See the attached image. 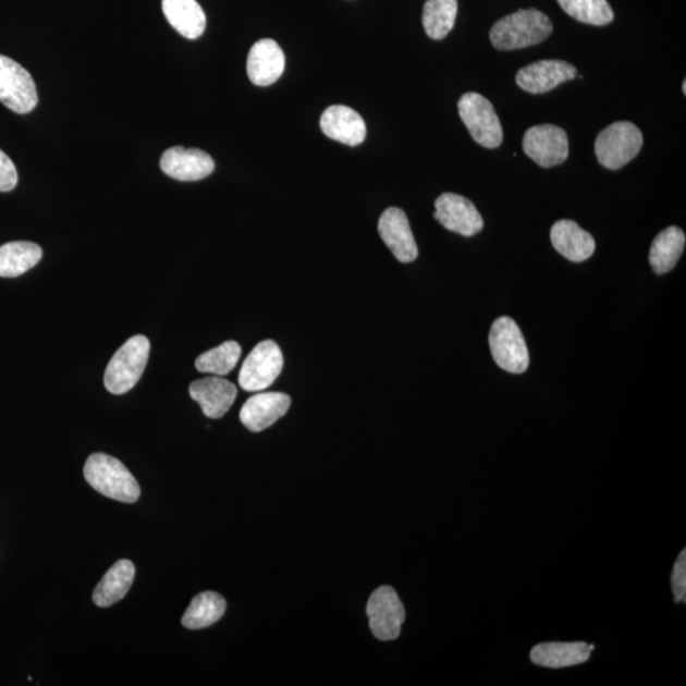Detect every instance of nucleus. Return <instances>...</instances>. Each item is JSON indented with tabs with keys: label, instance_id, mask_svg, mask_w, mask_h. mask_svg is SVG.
<instances>
[{
	"label": "nucleus",
	"instance_id": "obj_29",
	"mask_svg": "<svg viewBox=\"0 0 686 686\" xmlns=\"http://www.w3.org/2000/svg\"><path fill=\"white\" fill-rule=\"evenodd\" d=\"M671 586L676 602H685L686 600V551L678 554L674 564L673 575H671Z\"/></svg>",
	"mask_w": 686,
	"mask_h": 686
},
{
	"label": "nucleus",
	"instance_id": "obj_28",
	"mask_svg": "<svg viewBox=\"0 0 686 686\" xmlns=\"http://www.w3.org/2000/svg\"><path fill=\"white\" fill-rule=\"evenodd\" d=\"M562 10L578 22L592 26H607L614 20L608 0H556Z\"/></svg>",
	"mask_w": 686,
	"mask_h": 686
},
{
	"label": "nucleus",
	"instance_id": "obj_15",
	"mask_svg": "<svg viewBox=\"0 0 686 686\" xmlns=\"http://www.w3.org/2000/svg\"><path fill=\"white\" fill-rule=\"evenodd\" d=\"M292 400L285 393H259L243 404L240 418L241 422L252 432H261L269 429L286 412Z\"/></svg>",
	"mask_w": 686,
	"mask_h": 686
},
{
	"label": "nucleus",
	"instance_id": "obj_14",
	"mask_svg": "<svg viewBox=\"0 0 686 686\" xmlns=\"http://www.w3.org/2000/svg\"><path fill=\"white\" fill-rule=\"evenodd\" d=\"M160 168L171 179L193 182L208 177L216 170V163L204 150L173 147L163 152Z\"/></svg>",
	"mask_w": 686,
	"mask_h": 686
},
{
	"label": "nucleus",
	"instance_id": "obj_19",
	"mask_svg": "<svg viewBox=\"0 0 686 686\" xmlns=\"http://www.w3.org/2000/svg\"><path fill=\"white\" fill-rule=\"evenodd\" d=\"M551 241L554 249L572 262L586 261L597 248L593 236L574 220L556 221L552 226Z\"/></svg>",
	"mask_w": 686,
	"mask_h": 686
},
{
	"label": "nucleus",
	"instance_id": "obj_30",
	"mask_svg": "<svg viewBox=\"0 0 686 686\" xmlns=\"http://www.w3.org/2000/svg\"><path fill=\"white\" fill-rule=\"evenodd\" d=\"M19 183V173L11 158L0 149V193H10Z\"/></svg>",
	"mask_w": 686,
	"mask_h": 686
},
{
	"label": "nucleus",
	"instance_id": "obj_16",
	"mask_svg": "<svg viewBox=\"0 0 686 686\" xmlns=\"http://www.w3.org/2000/svg\"><path fill=\"white\" fill-rule=\"evenodd\" d=\"M285 71V56L279 44L264 38L252 46L248 60V78L255 86L267 87L277 82Z\"/></svg>",
	"mask_w": 686,
	"mask_h": 686
},
{
	"label": "nucleus",
	"instance_id": "obj_22",
	"mask_svg": "<svg viewBox=\"0 0 686 686\" xmlns=\"http://www.w3.org/2000/svg\"><path fill=\"white\" fill-rule=\"evenodd\" d=\"M135 577V566L128 560H121L107 571L94 592L95 604L107 608L125 598Z\"/></svg>",
	"mask_w": 686,
	"mask_h": 686
},
{
	"label": "nucleus",
	"instance_id": "obj_5",
	"mask_svg": "<svg viewBox=\"0 0 686 686\" xmlns=\"http://www.w3.org/2000/svg\"><path fill=\"white\" fill-rule=\"evenodd\" d=\"M457 111L475 142L488 149L500 147L503 140L501 122L486 97L469 91L457 102Z\"/></svg>",
	"mask_w": 686,
	"mask_h": 686
},
{
	"label": "nucleus",
	"instance_id": "obj_25",
	"mask_svg": "<svg viewBox=\"0 0 686 686\" xmlns=\"http://www.w3.org/2000/svg\"><path fill=\"white\" fill-rule=\"evenodd\" d=\"M226 610V602L221 595L212 591L198 593L191 602L182 624L188 629H203L220 621Z\"/></svg>",
	"mask_w": 686,
	"mask_h": 686
},
{
	"label": "nucleus",
	"instance_id": "obj_17",
	"mask_svg": "<svg viewBox=\"0 0 686 686\" xmlns=\"http://www.w3.org/2000/svg\"><path fill=\"white\" fill-rule=\"evenodd\" d=\"M236 394V387L220 377L198 379L189 385L191 399L200 404L204 415L209 418L223 417L233 406Z\"/></svg>",
	"mask_w": 686,
	"mask_h": 686
},
{
	"label": "nucleus",
	"instance_id": "obj_11",
	"mask_svg": "<svg viewBox=\"0 0 686 686\" xmlns=\"http://www.w3.org/2000/svg\"><path fill=\"white\" fill-rule=\"evenodd\" d=\"M433 217L448 231L473 236L482 231L485 221L475 204L464 196L446 193L434 201Z\"/></svg>",
	"mask_w": 686,
	"mask_h": 686
},
{
	"label": "nucleus",
	"instance_id": "obj_20",
	"mask_svg": "<svg viewBox=\"0 0 686 686\" xmlns=\"http://www.w3.org/2000/svg\"><path fill=\"white\" fill-rule=\"evenodd\" d=\"M593 645L585 642H547L532 648L530 660L538 666L563 669L581 665L590 659Z\"/></svg>",
	"mask_w": 686,
	"mask_h": 686
},
{
	"label": "nucleus",
	"instance_id": "obj_4",
	"mask_svg": "<svg viewBox=\"0 0 686 686\" xmlns=\"http://www.w3.org/2000/svg\"><path fill=\"white\" fill-rule=\"evenodd\" d=\"M642 145L644 135L635 124L617 121L598 135L595 152L602 167L616 171L635 159Z\"/></svg>",
	"mask_w": 686,
	"mask_h": 686
},
{
	"label": "nucleus",
	"instance_id": "obj_10",
	"mask_svg": "<svg viewBox=\"0 0 686 686\" xmlns=\"http://www.w3.org/2000/svg\"><path fill=\"white\" fill-rule=\"evenodd\" d=\"M523 149L538 166L552 168L566 162L569 155L568 136L559 126H532L524 135Z\"/></svg>",
	"mask_w": 686,
	"mask_h": 686
},
{
	"label": "nucleus",
	"instance_id": "obj_9",
	"mask_svg": "<svg viewBox=\"0 0 686 686\" xmlns=\"http://www.w3.org/2000/svg\"><path fill=\"white\" fill-rule=\"evenodd\" d=\"M366 614L372 635L378 639L393 640L400 637L406 610L393 587L381 586L373 591L366 605Z\"/></svg>",
	"mask_w": 686,
	"mask_h": 686
},
{
	"label": "nucleus",
	"instance_id": "obj_24",
	"mask_svg": "<svg viewBox=\"0 0 686 686\" xmlns=\"http://www.w3.org/2000/svg\"><path fill=\"white\" fill-rule=\"evenodd\" d=\"M685 241V233L677 226H669L656 236L650 249V264L656 273L674 269L683 255Z\"/></svg>",
	"mask_w": 686,
	"mask_h": 686
},
{
	"label": "nucleus",
	"instance_id": "obj_3",
	"mask_svg": "<svg viewBox=\"0 0 686 686\" xmlns=\"http://www.w3.org/2000/svg\"><path fill=\"white\" fill-rule=\"evenodd\" d=\"M150 342L137 334L127 340L111 358L105 372V387L112 394H125L140 380L149 360Z\"/></svg>",
	"mask_w": 686,
	"mask_h": 686
},
{
	"label": "nucleus",
	"instance_id": "obj_31",
	"mask_svg": "<svg viewBox=\"0 0 686 686\" xmlns=\"http://www.w3.org/2000/svg\"><path fill=\"white\" fill-rule=\"evenodd\" d=\"M683 94L686 95V83H685V81L683 83Z\"/></svg>",
	"mask_w": 686,
	"mask_h": 686
},
{
	"label": "nucleus",
	"instance_id": "obj_13",
	"mask_svg": "<svg viewBox=\"0 0 686 686\" xmlns=\"http://www.w3.org/2000/svg\"><path fill=\"white\" fill-rule=\"evenodd\" d=\"M378 232L400 262H414L418 257L415 236L412 234L406 212L402 209L389 208L381 213Z\"/></svg>",
	"mask_w": 686,
	"mask_h": 686
},
{
	"label": "nucleus",
	"instance_id": "obj_6",
	"mask_svg": "<svg viewBox=\"0 0 686 686\" xmlns=\"http://www.w3.org/2000/svg\"><path fill=\"white\" fill-rule=\"evenodd\" d=\"M490 347L495 364L511 373H523L529 368L528 346L515 320L495 319L490 332Z\"/></svg>",
	"mask_w": 686,
	"mask_h": 686
},
{
	"label": "nucleus",
	"instance_id": "obj_18",
	"mask_svg": "<svg viewBox=\"0 0 686 686\" xmlns=\"http://www.w3.org/2000/svg\"><path fill=\"white\" fill-rule=\"evenodd\" d=\"M320 128L330 139L356 147L366 137L364 119L347 106L334 105L328 107L320 118Z\"/></svg>",
	"mask_w": 686,
	"mask_h": 686
},
{
	"label": "nucleus",
	"instance_id": "obj_26",
	"mask_svg": "<svg viewBox=\"0 0 686 686\" xmlns=\"http://www.w3.org/2000/svg\"><path fill=\"white\" fill-rule=\"evenodd\" d=\"M457 0H426L422 23L427 36L442 40L455 25Z\"/></svg>",
	"mask_w": 686,
	"mask_h": 686
},
{
	"label": "nucleus",
	"instance_id": "obj_8",
	"mask_svg": "<svg viewBox=\"0 0 686 686\" xmlns=\"http://www.w3.org/2000/svg\"><path fill=\"white\" fill-rule=\"evenodd\" d=\"M0 102L15 113H28L38 102L33 76L17 61L0 56Z\"/></svg>",
	"mask_w": 686,
	"mask_h": 686
},
{
	"label": "nucleus",
	"instance_id": "obj_7",
	"mask_svg": "<svg viewBox=\"0 0 686 686\" xmlns=\"http://www.w3.org/2000/svg\"><path fill=\"white\" fill-rule=\"evenodd\" d=\"M284 368V356L277 342H259L242 365L240 385L247 392H261L269 388Z\"/></svg>",
	"mask_w": 686,
	"mask_h": 686
},
{
	"label": "nucleus",
	"instance_id": "obj_2",
	"mask_svg": "<svg viewBox=\"0 0 686 686\" xmlns=\"http://www.w3.org/2000/svg\"><path fill=\"white\" fill-rule=\"evenodd\" d=\"M84 478L106 498L125 503H133L140 498V487L135 477L111 455L91 454L84 465Z\"/></svg>",
	"mask_w": 686,
	"mask_h": 686
},
{
	"label": "nucleus",
	"instance_id": "obj_21",
	"mask_svg": "<svg viewBox=\"0 0 686 686\" xmlns=\"http://www.w3.org/2000/svg\"><path fill=\"white\" fill-rule=\"evenodd\" d=\"M168 22L183 37L196 40L206 28V15L196 0H162Z\"/></svg>",
	"mask_w": 686,
	"mask_h": 686
},
{
	"label": "nucleus",
	"instance_id": "obj_1",
	"mask_svg": "<svg viewBox=\"0 0 686 686\" xmlns=\"http://www.w3.org/2000/svg\"><path fill=\"white\" fill-rule=\"evenodd\" d=\"M552 33L553 25L548 15L530 8L495 22L490 38L495 49L511 51L543 42Z\"/></svg>",
	"mask_w": 686,
	"mask_h": 686
},
{
	"label": "nucleus",
	"instance_id": "obj_27",
	"mask_svg": "<svg viewBox=\"0 0 686 686\" xmlns=\"http://www.w3.org/2000/svg\"><path fill=\"white\" fill-rule=\"evenodd\" d=\"M242 348L238 342L226 341L220 346L206 351L196 358V369L200 372L213 373L216 377H225L238 364Z\"/></svg>",
	"mask_w": 686,
	"mask_h": 686
},
{
	"label": "nucleus",
	"instance_id": "obj_23",
	"mask_svg": "<svg viewBox=\"0 0 686 686\" xmlns=\"http://www.w3.org/2000/svg\"><path fill=\"white\" fill-rule=\"evenodd\" d=\"M42 258V249L33 242H10L0 247V278H19Z\"/></svg>",
	"mask_w": 686,
	"mask_h": 686
},
{
	"label": "nucleus",
	"instance_id": "obj_12",
	"mask_svg": "<svg viewBox=\"0 0 686 686\" xmlns=\"http://www.w3.org/2000/svg\"><path fill=\"white\" fill-rule=\"evenodd\" d=\"M577 69L563 60H540L516 74L517 86L531 95H543L564 82L575 79Z\"/></svg>",
	"mask_w": 686,
	"mask_h": 686
}]
</instances>
